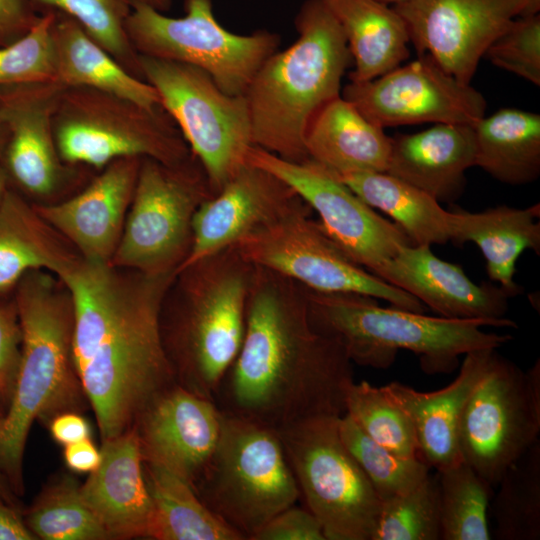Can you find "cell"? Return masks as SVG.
I'll use <instances>...</instances> for the list:
<instances>
[{"label":"cell","mask_w":540,"mask_h":540,"mask_svg":"<svg viewBox=\"0 0 540 540\" xmlns=\"http://www.w3.org/2000/svg\"><path fill=\"white\" fill-rule=\"evenodd\" d=\"M21 356L0 425V471L21 492L22 460L33 422L76 411L83 393L72 360L73 305L50 272H28L15 287Z\"/></svg>","instance_id":"obj_5"},{"label":"cell","mask_w":540,"mask_h":540,"mask_svg":"<svg viewBox=\"0 0 540 540\" xmlns=\"http://www.w3.org/2000/svg\"><path fill=\"white\" fill-rule=\"evenodd\" d=\"M32 533L19 515L0 501V540H34Z\"/></svg>","instance_id":"obj_48"},{"label":"cell","mask_w":540,"mask_h":540,"mask_svg":"<svg viewBox=\"0 0 540 540\" xmlns=\"http://www.w3.org/2000/svg\"><path fill=\"white\" fill-rule=\"evenodd\" d=\"M345 413L376 443L403 456L420 457L410 417L381 387L365 380L353 382L347 390Z\"/></svg>","instance_id":"obj_39"},{"label":"cell","mask_w":540,"mask_h":540,"mask_svg":"<svg viewBox=\"0 0 540 540\" xmlns=\"http://www.w3.org/2000/svg\"><path fill=\"white\" fill-rule=\"evenodd\" d=\"M495 349L483 348L465 354L457 377L436 391L422 392L396 381L381 386L410 417L419 455L430 467L439 470L462 459L459 449L462 414Z\"/></svg>","instance_id":"obj_24"},{"label":"cell","mask_w":540,"mask_h":540,"mask_svg":"<svg viewBox=\"0 0 540 540\" xmlns=\"http://www.w3.org/2000/svg\"><path fill=\"white\" fill-rule=\"evenodd\" d=\"M247 162L291 186L319 214V222L336 245L371 273L401 246L414 245L396 223L377 214L336 174L311 159L292 162L252 146Z\"/></svg>","instance_id":"obj_15"},{"label":"cell","mask_w":540,"mask_h":540,"mask_svg":"<svg viewBox=\"0 0 540 540\" xmlns=\"http://www.w3.org/2000/svg\"><path fill=\"white\" fill-rule=\"evenodd\" d=\"M436 471L441 540H490L488 513L493 486L463 459Z\"/></svg>","instance_id":"obj_35"},{"label":"cell","mask_w":540,"mask_h":540,"mask_svg":"<svg viewBox=\"0 0 540 540\" xmlns=\"http://www.w3.org/2000/svg\"><path fill=\"white\" fill-rule=\"evenodd\" d=\"M305 148L309 159L337 175L386 172L391 137L340 95L312 119Z\"/></svg>","instance_id":"obj_26"},{"label":"cell","mask_w":540,"mask_h":540,"mask_svg":"<svg viewBox=\"0 0 540 540\" xmlns=\"http://www.w3.org/2000/svg\"><path fill=\"white\" fill-rule=\"evenodd\" d=\"M255 270L231 246L176 273L160 325L177 384L215 400L242 345Z\"/></svg>","instance_id":"obj_3"},{"label":"cell","mask_w":540,"mask_h":540,"mask_svg":"<svg viewBox=\"0 0 540 540\" xmlns=\"http://www.w3.org/2000/svg\"><path fill=\"white\" fill-rule=\"evenodd\" d=\"M153 505L150 538L158 540H245L200 499L186 479L144 462Z\"/></svg>","instance_id":"obj_33"},{"label":"cell","mask_w":540,"mask_h":540,"mask_svg":"<svg viewBox=\"0 0 540 540\" xmlns=\"http://www.w3.org/2000/svg\"><path fill=\"white\" fill-rule=\"evenodd\" d=\"M305 293L313 328L335 339L351 362L361 366L386 369L399 350H406L419 357L425 373H451L460 356L477 349H498L513 339L510 334L482 330L483 326L494 327L487 320L433 317L382 307L376 298L357 293L308 288Z\"/></svg>","instance_id":"obj_6"},{"label":"cell","mask_w":540,"mask_h":540,"mask_svg":"<svg viewBox=\"0 0 540 540\" xmlns=\"http://www.w3.org/2000/svg\"><path fill=\"white\" fill-rule=\"evenodd\" d=\"M297 39L260 66L245 97L255 147L282 159L308 158L305 136L314 116L341 95L352 61L343 32L323 0H306L295 16Z\"/></svg>","instance_id":"obj_4"},{"label":"cell","mask_w":540,"mask_h":540,"mask_svg":"<svg viewBox=\"0 0 540 540\" xmlns=\"http://www.w3.org/2000/svg\"><path fill=\"white\" fill-rule=\"evenodd\" d=\"M337 176L367 205L390 216L414 245L451 241L453 212L426 192L387 172Z\"/></svg>","instance_id":"obj_32"},{"label":"cell","mask_w":540,"mask_h":540,"mask_svg":"<svg viewBox=\"0 0 540 540\" xmlns=\"http://www.w3.org/2000/svg\"><path fill=\"white\" fill-rule=\"evenodd\" d=\"M30 1L41 13L53 10L74 19L119 64L142 79L139 54L131 44L126 31V21L132 8L129 0Z\"/></svg>","instance_id":"obj_38"},{"label":"cell","mask_w":540,"mask_h":540,"mask_svg":"<svg viewBox=\"0 0 540 540\" xmlns=\"http://www.w3.org/2000/svg\"><path fill=\"white\" fill-rule=\"evenodd\" d=\"M74 254L34 205L7 189L0 203V295L30 271L55 275Z\"/></svg>","instance_id":"obj_30"},{"label":"cell","mask_w":540,"mask_h":540,"mask_svg":"<svg viewBox=\"0 0 540 540\" xmlns=\"http://www.w3.org/2000/svg\"><path fill=\"white\" fill-rule=\"evenodd\" d=\"M142 79L157 91L191 153L203 167L213 196L247 163L252 141L245 95L224 92L205 71L139 55Z\"/></svg>","instance_id":"obj_10"},{"label":"cell","mask_w":540,"mask_h":540,"mask_svg":"<svg viewBox=\"0 0 540 540\" xmlns=\"http://www.w3.org/2000/svg\"><path fill=\"white\" fill-rule=\"evenodd\" d=\"M484 57L493 65L540 85V14L518 16L489 45Z\"/></svg>","instance_id":"obj_42"},{"label":"cell","mask_w":540,"mask_h":540,"mask_svg":"<svg viewBox=\"0 0 540 540\" xmlns=\"http://www.w3.org/2000/svg\"><path fill=\"white\" fill-rule=\"evenodd\" d=\"M7 131L0 111V154L3 152L6 142Z\"/></svg>","instance_id":"obj_52"},{"label":"cell","mask_w":540,"mask_h":540,"mask_svg":"<svg viewBox=\"0 0 540 540\" xmlns=\"http://www.w3.org/2000/svg\"><path fill=\"white\" fill-rule=\"evenodd\" d=\"M27 526L44 540H104L109 534L84 503L70 477L45 489L28 512Z\"/></svg>","instance_id":"obj_37"},{"label":"cell","mask_w":540,"mask_h":540,"mask_svg":"<svg viewBox=\"0 0 540 540\" xmlns=\"http://www.w3.org/2000/svg\"><path fill=\"white\" fill-rule=\"evenodd\" d=\"M393 8L419 56L471 84L489 45L520 16L523 0H408Z\"/></svg>","instance_id":"obj_17"},{"label":"cell","mask_w":540,"mask_h":540,"mask_svg":"<svg viewBox=\"0 0 540 540\" xmlns=\"http://www.w3.org/2000/svg\"><path fill=\"white\" fill-rule=\"evenodd\" d=\"M212 196L194 155L177 165L142 158L110 265L147 275L176 274L191 249L195 213Z\"/></svg>","instance_id":"obj_9"},{"label":"cell","mask_w":540,"mask_h":540,"mask_svg":"<svg viewBox=\"0 0 540 540\" xmlns=\"http://www.w3.org/2000/svg\"><path fill=\"white\" fill-rule=\"evenodd\" d=\"M540 435V360L523 370L495 349L468 398L461 458L493 487Z\"/></svg>","instance_id":"obj_14"},{"label":"cell","mask_w":540,"mask_h":540,"mask_svg":"<svg viewBox=\"0 0 540 540\" xmlns=\"http://www.w3.org/2000/svg\"><path fill=\"white\" fill-rule=\"evenodd\" d=\"M475 162L473 126L440 123L420 132L391 137L386 172L439 202H452L462 194L465 173Z\"/></svg>","instance_id":"obj_25"},{"label":"cell","mask_w":540,"mask_h":540,"mask_svg":"<svg viewBox=\"0 0 540 540\" xmlns=\"http://www.w3.org/2000/svg\"><path fill=\"white\" fill-rule=\"evenodd\" d=\"M185 15L170 17L133 5L126 31L139 55L199 68L230 95H245L264 61L276 52L280 36L268 30L236 34L215 17L212 0H184Z\"/></svg>","instance_id":"obj_12"},{"label":"cell","mask_w":540,"mask_h":540,"mask_svg":"<svg viewBox=\"0 0 540 540\" xmlns=\"http://www.w3.org/2000/svg\"><path fill=\"white\" fill-rule=\"evenodd\" d=\"M337 20L354 63L350 82L360 83L399 66L409 57L406 24L378 0H323Z\"/></svg>","instance_id":"obj_29"},{"label":"cell","mask_w":540,"mask_h":540,"mask_svg":"<svg viewBox=\"0 0 540 540\" xmlns=\"http://www.w3.org/2000/svg\"><path fill=\"white\" fill-rule=\"evenodd\" d=\"M193 487L217 517L249 540L300 498L278 431L225 412L215 449Z\"/></svg>","instance_id":"obj_7"},{"label":"cell","mask_w":540,"mask_h":540,"mask_svg":"<svg viewBox=\"0 0 540 540\" xmlns=\"http://www.w3.org/2000/svg\"><path fill=\"white\" fill-rule=\"evenodd\" d=\"M7 182H8V175L3 165L0 163V203L8 189Z\"/></svg>","instance_id":"obj_51"},{"label":"cell","mask_w":540,"mask_h":540,"mask_svg":"<svg viewBox=\"0 0 540 540\" xmlns=\"http://www.w3.org/2000/svg\"><path fill=\"white\" fill-rule=\"evenodd\" d=\"M378 1L382 2V3L386 4V5L392 4L393 6H395L397 4L406 2L408 0H378Z\"/></svg>","instance_id":"obj_53"},{"label":"cell","mask_w":540,"mask_h":540,"mask_svg":"<svg viewBox=\"0 0 540 540\" xmlns=\"http://www.w3.org/2000/svg\"><path fill=\"white\" fill-rule=\"evenodd\" d=\"M40 15L30 0H0V46L23 36Z\"/></svg>","instance_id":"obj_45"},{"label":"cell","mask_w":540,"mask_h":540,"mask_svg":"<svg viewBox=\"0 0 540 540\" xmlns=\"http://www.w3.org/2000/svg\"><path fill=\"white\" fill-rule=\"evenodd\" d=\"M476 162L496 180L510 185L535 181L540 175V115L502 108L474 126Z\"/></svg>","instance_id":"obj_31"},{"label":"cell","mask_w":540,"mask_h":540,"mask_svg":"<svg viewBox=\"0 0 540 540\" xmlns=\"http://www.w3.org/2000/svg\"><path fill=\"white\" fill-rule=\"evenodd\" d=\"M2 495H3V491H2V485H1V482H0V501L2 500Z\"/></svg>","instance_id":"obj_55"},{"label":"cell","mask_w":540,"mask_h":540,"mask_svg":"<svg viewBox=\"0 0 540 540\" xmlns=\"http://www.w3.org/2000/svg\"><path fill=\"white\" fill-rule=\"evenodd\" d=\"M101 451L85 439L65 446L64 460L69 469L84 473L95 471L101 463Z\"/></svg>","instance_id":"obj_47"},{"label":"cell","mask_w":540,"mask_h":540,"mask_svg":"<svg viewBox=\"0 0 540 540\" xmlns=\"http://www.w3.org/2000/svg\"><path fill=\"white\" fill-rule=\"evenodd\" d=\"M540 11V0H523V8L520 16L538 14Z\"/></svg>","instance_id":"obj_50"},{"label":"cell","mask_w":540,"mask_h":540,"mask_svg":"<svg viewBox=\"0 0 540 540\" xmlns=\"http://www.w3.org/2000/svg\"><path fill=\"white\" fill-rule=\"evenodd\" d=\"M4 415H5V412H3L2 408L0 407V425L2 423Z\"/></svg>","instance_id":"obj_54"},{"label":"cell","mask_w":540,"mask_h":540,"mask_svg":"<svg viewBox=\"0 0 540 540\" xmlns=\"http://www.w3.org/2000/svg\"><path fill=\"white\" fill-rule=\"evenodd\" d=\"M22 332L15 301L0 305V398L10 400L21 356Z\"/></svg>","instance_id":"obj_43"},{"label":"cell","mask_w":540,"mask_h":540,"mask_svg":"<svg viewBox=\"0 0 540 540\" xmlns=\"http://www.w3.org/2000/svg\"><path fill=\"white\" fill-rule=\"evenodd\" d=\"M131 6L145 5L160 12H166L170 9L173 0H129Z\"/></svg>","instance_id":"obj_49"},{"label":"cell","mask_w":540,"mask_h":540,"mask_svg":"<svg viewBox=\"0 0 540 540\" xmlns=\"http://www.w3.org/2000/svg\"><path fill=\"white\" fill-rule=\"evenodd\" d=\"M496 486L494 538L540 539V441L507 468Z\"/></svg>","instance_id":"obj_34"},{"label":"cell","mask_w":540,"mask_h":540,"mask_svg":"<svg viewBox=\"0 0 540 540\" xmlns=\"http://www.w3.org/2000/svg\"><path fill=\"white\" fill-rule=\"evenodd\" d=\"M101 463L80 486L81 497L110 539L150 538L153 505L135 427L102 441Z\"/></svg>","instance_id":"obj_23"},{"label":"cell","mask_w":540,"mask_h":540,"mask_svg":"<svg viewBox=\"0 0 540 540\" xmlns=\"http://www.w3.org/2000/svg\"><path fill=\"white\" fill-rule=\"evenodd\" d=\"M53 10L43 11L20 38L0 46V88L56 80L52 40Z\"/></svg>","instance_id":"obj_41"},{"label":"cell","mask_w":540,"mask_h":540,"mask_svg":"<svg viewBox=\"0 0 540 540\" xmlns=\"http://www.w3.org/2000/svg\"><path fill=\"white\" fill-rule=\"evenodd\" d=\"M50 431L53 439L64 446L90 437L88 422L76 411H67L54 416L51 419Z\"/></svg>","instance_id":"obj_46"},{"label":"cell","mask_w":540,"mask_h":540,"mask_svg":"<svg viewBox=\"0 0 540 540\" xmlns=\"http://www.w3.org/2000/svg\"><path fill=\"white\" fill-rule=\"evenodd\" d=\"M338 418H309L277 431L300 497L326 540H371L382 502L343 443Z\"/></svg>","instance_id":"obj_11"},{"label":"cell","mask_w":540,"mask_h":540,"mask_svg":"<svg viewBox=\"0 0 540 540\" xmlns=\"http://www.w3.org/2000/svg\"><path fill=\"white\" fill-rule=\"evenodd\" d=\"M353 382L342 346L313 328L305 288L256 266L242 345L215 396L220 410L276 430L340 417Z\"/></svg>","instance_id":"obj_2"},{"label":"cell","mask_w":540,"mask_h":540,"mask_svg":"<svg viewBox=\"0 0 540 540\" xmlns=\"http://www.w3.org/2000/svg\"><path fill=\"white\" fill-rule=\"evenodd\" d=\"M338 430L381 502L411 490L429 474L431 467L421 457L403 456L376 443L346 413L338 418Z\"/></svg>","instance_id":"obj_36"},{"label":"cell","mask_w":540,"mask_h":540,"mask_svg":"<svg viewBox=\"0 0 540 540\" xmlns=\"http://www.w3.org/2000/svg\"><path fill=\"white\" fill-rule=\"evenodd\" d=\"M222 412L215 401L174 383L143 410L134 427L144 462L193 486L217 444Z\"/></svg>","instance_id":"obj_20"},{"label":"cell","mask_w":540,"mask_h":540,"mask_svg":"<svg viewBox=\"0 0 540 540\" xmlns=\"http://www.w3.org/2000/svg\"><path fill=\"white\" fill-rule=\"evenodd\" d=\"M55 12L52 40L56 80L65 87H86L153 108L157 91L134 76L95 42L71 17Z\"/></svg>","instance_id":"obj_28"},{"label":"cell","mask_w":540,"mask_h":540,"mask_svg":"<svg viewBox=\"0 0 540 540\" xmlns=\"http://www.w3.org/2000/svg\"><path fill=\"white\" fill-rule=\"evenodd\" d=\"M251 540H326V538L315 515L307 508L293 504L271 518Z\"/></svg>","instance_id":"obj_44"},{"label":"cell","mask_w":540,"mask_h":540,"mask_svg":"<svg viewBox=\"0 0 540 540\" xmlns=\"http://www.w3.org/2000/svg\"><path fill=\"white\" fill-rule=\"evenodd\" d=\"M312 208L303 201L271 223L240 239L233 247L253 265L271 270L319 292L371 296L392 306L424 313L413 295L369 272L350 259L328 236Z\"/></svg>","instance_id":"obj_13"},{"label":"cell","mask_w":540,"mask_h":540,"mask_svg":"<svg viewBox=\"0 0 540 540\" xmlns=\"http://www.w3.org/2000/svg\"><path fill=\"white\" fill-rule=\"evenodd\" d=\"M175 275L120 269L77 253L55 275L72 300L73 365L102 441L133 428L176 383L160 325Z\"/></svg>","instance_id":"obj_1"},{"label":"cell","mask_w":540,"mask_h":540,"mask_svg":"<svg viewBox=\"0 0 540 540\" xmlns=\"http://www.w3.org/2000/svg\"><path fill=\"white\" fill-rule=\"evenodd\" d=\"M416 297L441 317L482 319L494 327L517 328L505 317L510 296L498 285L476 284L461 266L438 258L429 245H405L373 272Z\"/></svg>","instance_id":"obj_22"},{"label":"cell","mask_w":540,"mask_h":540,"mask_svg":"<svg viewBox=\"0 0 540 540\" xmlns=\"http://www.w3.org/2000/svg\"><path fill=\"white\" fill-rule=\"evenodd\" d=\"M0 111L7 137L5 171L27 194L50 197L73 175L74 167L61 159L53 118L65 86L58 80L5 86Z\"/></svg>","instance_id":"obj_18"},{"label":"cell","mask_w":540,"mask_h":540,"mask_svg":"<svg viewBox=\"0 0 540 540\" xmlns=\"http://www.w3.org/2000/svg\"><path fill=\"white\" fill-rule=\"evenodd\" d=\"M540 206L519 209L500 205L481 212H453L451 241L455 245L472 242L480 249L489 279L510 296L522 292L514 281L516 262L527 250L540 253Z\"/></svg>","instance_id":"obj_27"},{"label":"cell","mask_w":540,"mask_h":540,"mask_svg":"<svg viewBox=\"0 0 540 540\" xmlns=\"http://www.w3.org/2000/svg\"><path fill=\"white\" fill-rule=\"evenodd\" d=\"M341 96L382 127L421 123L474 126L485 116L483 95L428 55L366 82H349Z\"/></svg>","instance_id":"obj_16"},{"label":"cell","mask_w":540,"mask_h":540,"mask_svg":"<svg viewBox=\"0 0 540 540\" xmlns=\"http://www.w3.org/2000/svg\"><path fill=\"white\" fill-rule=\"evenodd\" d=\"M53 128L59 155L70 166L101 170L127 157L177 165L193 156L161 105L148 108L91 88H64Z\"/></svg>","instance_id":"obj_8"},{"label":"cell","mask_w":540,"mask_h":540,"mask_svg":"<svg viewBox=\"0 0 540 540\" xmlns=\"http://www.w3.org/2000/svg\"><path fill=\"white\" fill-rule=\"evenodd\" d=\"M303 201L281 178L247 162L218 193L204 201L196 211L191 249L176 273L233 246Z\"/></svg>","instance_id":"obj_19"},{"label":"cell","mask_w":540,"mask_h":540,"mask_svg":"<svg viewBox=\"0 0 540 540\" xmlns=\"http://www.w3.org/2000/svg\"><path fill=\"white\" fill-rule=\"evenodd\" d=\"M141 159L114 160L82 191L63 201L34 208L82 258L110 264L122 235Z\"/></svg>","instance_id":"obj_21"},{"label":"cell","mask_w":540,"mask_h":540,"mask_svg":"<svg viewBox=\"0 0 540 540\" xmlns=\"http://www.w3.org/2000/svg\"><path fill=\"white\" fill-rule=\"evenodd\" d=\"M371 540H441L437 473L382 502Z\"/></svg>","instance_id":"obj_40"}]
</instances>
